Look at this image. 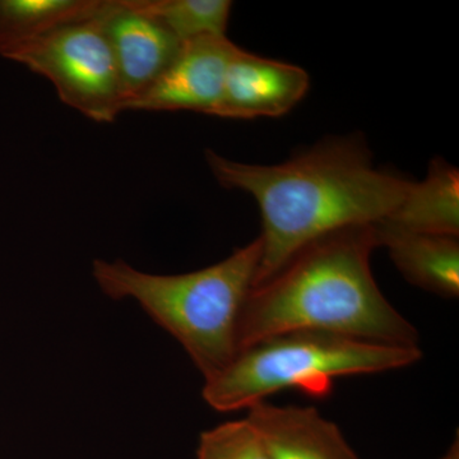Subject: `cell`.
Here are the masks:
<instances>
[{
    "mask_svg": "<svg viewBox=\"0 0 459 459\" xmlns=\"http://www.w3.org/2000/svg\"><path fill=\"white\" fill-rule=\"evenodd\" d=\"M374 231L377 247L388 249L411 283L443 298H458V238L404 231L385 222L376 223Z\"/></svg>",
    "mask_w": 459,
    "mask_h": 459,
    "instance_id": "obj_10",
    "label": "cell"
},
{
    "mask_svg": "<svg viewBox=\"0 0 459 459\" xmlns=\"http://www.w3.org/2000/svg\"><path fill=\"white\" fill-rule=\"evenodd\" d=\"M238 49L228 36L183 42L161 77L129 110L195 111L213 117Z\"/></svg>",
    "mask_w": 459,
    "mask_h": 459,
    "instance_id": "obj_7",
    "label": "cell"
},
{
    "mask_svg": "<svg viewBox=\"0 0 459 459\" xmlns=\"http://www.w3.org/2000/svg\"><path fill=\"white\" fill-rule=\"evenodd\" d=\"M309 84V74L300 66L255 56L238 48L230 63L221 100L213 117H282L303 100Z\"/></svg>",
    "mask_w": 459,
    "mask_h": 459,
    "instance_id": "obj_8",
    "label": "cell"
},
{
    "mask_svg": "<svg viewBox=\"0 0 459 459\" xmlns=\"http://www.w3.org/2000/svg\"><path fill=\"white\" fill-rule=\"evenodd\" d=\"M99 14L60 27L11 60L49 80L68 107L93 122L113 123L126 100Z\"/></svg>",
    "mask_w": 459,
    "mask_h": 459,
    "instance_id": "obj_5",
    "label": "cell"
},
{
    "mask_svg": "<svg viewBox=\"0 0 459 459\" xmlns=\"http://www.w3.org/2000/svg\"><path fill=\"white\" fill-rule=\"evenodd\" d=\"M107 0H0V56L12 59L60 27L98 16Z\"/></svg>",
    "mask_w": 459,
    "mask_h": 459,
    "instance_id": "obj_12",
    "label": "cell"
},
{
    "mask_svg": "<svg viewBox=\"0 0 459 459\" xmlns=\"http://www.w3.org/2000/svg\"><path fill=\"white\" fill-rule=\"evenodd\" d=\"M383 222L404 231L458 238L457 169L443 160H433L428 177L419 183H411L400 207Z\"/></svg>",
    "mask_w": 459,
    "mask_h": 459,
    "instance_id": "obj_11",
    "label": "cell"
},
{
    "mask_svg": "<svg viewBox=\"0 0 459 459\" xmlns=\"http://www.w3.org/2000/svg\"><path fill=\"white\" fill-rule=\"evenodd\" d=\"M247 411L270 459H360L340 428L313 407L262 401Z\"/></svg>",
    "mask_w": 459,
    "mask_h": 459,
    "instance_id": "obj_9",
    "label": "cell"
},
{
    "mask_svg": "<svg viewBox=\"0 0 459 459\" xmlns=\"http://www.w3.org/2000/svg\"><path fill=\"white\" fill-rule=\"evenodd\" d=\"M180 42L226 36L232 3L229 0H134Z\"/></svg>",
    "mask_w": 459,
    "mask_h": 459,
    "instance_id": "obj_13",
    "label": "cell"
},
{
    "mask_svg": "<svg viewBox=\"0 0 459 459\" xmlns=\"http://www.w3.org/2000/svg\"><path fill=\"white\" fill-rule=\"evenodd\" d=\"M440 459H459V440L458 437H455V442L452 443V446H449L448 451L446 452V455H443Z\"/></svg>",
    "mask_w": 459,
    "mask_h": 459,
    "instance_id": "obj_15",
    "label": "cell"
},
{
    "mask_svg": "<svg viewBox=\"0 0 459 459\" xmlns=\"http://www.w3.org/2000/svg\"><path fill=\"white\" fill-rule=\"evenodd\" d=\"M422 358L419 346L368 342L325 332H290L240 350L234 360L205 380L212 409L247 410L285 389L323 395L336 377L403 369Z\"/></svg>",
    "mask_w": 459,
    "mask_h": 459,
    "instance_id": "obj_4",
    "label": "cell"
},
{
    "mask_svg": "<svg viewBox=\"0 0 459 459\" xmlns=\"http://www.w3.org/2000/svg\"><path fill=\"white\" fill-rule=\"evenodd\" d=\"M374 225L331 232L307 244L253 287L238 323V351L290 332H325L368 342L418 346V329L374 280Z\"/></svg>",
    "mask_w": 459,
    "mask_h": 459,
    "instance_id": "obj_2",
    "label": "cell"
},
{
    "mask_svg": "<svg viewBox=\"0 0 459 459\" xmlns=\"http://www.w3.org/2000/svg\"><path fill=\"white\" fill-rule=\"evenodd\" d=\"M197 459H270L255 429L247 419L225 422L204 431Z\"/></svg>",
    "mask_w": 459,
    "mask_h": 459,
    "instance_id": "obj_14",
    "label": "cell"
},
{
    "mask_svg": "<svg viewBox=\"0 0 459 459\" xmlns=\"http://www.w3.org/2000/svg\"><path fill=\"white\" fill-rule=\"evenodd\" d=\"M99 17L129 110L161 77L183 42L157 18L141 11L134 0H107Z\"/></svg>",
    "mask_w": 459,
    "mask_h": 459,
    "instance_id": "obj_6",
    "label": "cell"
},
{
    "mask_svg": "<svg viewBox=\"0 0 459 459\" xmlns=\"http://www.w3.org/2000/svg\"><path fill=\"white\" fill-rule=\"evenodd\" d=\"M261 255L258 238L229 258L189 273H146L119 259H96L92 273L110 298L137 301L179 341L207 380L238 355V323L255 286Z\"/></svg>",
    "mask_w": 459,
    "mask_h": 459,
    "instance_id": "obj_3",
    "label": "cell"
},
{
    "mask_svg": "<svg viewBox=\"0 0 459 459\" xmlns=\"http://www.w3.org/2000/svg\"><path fill=\"white\" fill-rule=\"evenodd\" d=\"M225 188L246 192L261 211V263L255 286L316 238L353 226L386 221L412 181L380 170L361 140L338 138L280 165L231 161L205 152Z\"/></svg>",
    "mask_w": 459,
    "mask_h": 459,
    "instance_id": "obj_1",
    "label": "cell"
}]
</instances>
